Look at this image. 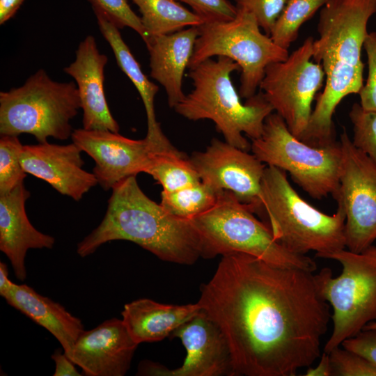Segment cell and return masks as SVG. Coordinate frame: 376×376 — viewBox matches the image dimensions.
Here are the masks:
<instances>
[{
	"instance_id": "e575fe53",
	"label": "cell",
	"mask_w": 376,
	"mask_h": 376,
	"mask_svg": "<svg viewBox=\"0 0 376 376\" xmlns=\"http://www.w3.org/2000/svg\"><path fill=\"white\" fill-rule=\"evenodd\" d=\"M341 345L361 355L376 366V330L363 329L345 340Z\"/></svg>"
},
{
	"instance_id": "3957f363",
	"label": "cell",
	"mask_w": 376,
	"mask_h": 376,
	"mask_svg": "<svg viewBox=\"0 0 376 376\" xmlns=\"http://www.w3.org/2000/svg\"><path fill=\"white\" fill-rule=\"evenodd\" d=\"M101 223L77 246L84 258L113 240L132 242L162 260L192 265L201 257L199 233L191 219L175 217L141 189L135 175L113 187Z\"/></svg>"
},
{
	"instance_id": "f1b7e54d",
	"label": "cell",
	"mask_w": 376,
	"mask_h": 376,
	"mask_svg": "<svg viewBox=\"0 0 376 376\" xmlns=\"http://www.w3.org/2000/svg\"><path fill=\"white\" fill-rule=\"evenodd\" d=\"M96 16H100L118 29L129 27L136 31L145 44L148 36L139 17L130 6L127 0H88Z\"/></svg>"
},
{
	"instance_id": "9c48e42d",
	"label": "cell",
	"mask_w": 376,
	"mask_h": 376,
	"mask_svg": "<svg viewBox=\"0 0 376 376\" xmlns=\"http://www.w3.org/2000/svg\"><path fill=\"white\" fill-rule=\"evenodd\" d=\"M251 150L267 166L288 172L311 197H334L340 185L342 148L340 141L326 147H313L300 141L277 113L265 120L261 136L251 140Z\"/></svg>"
},
{
	"instance_id": "2e32d148",
	"label": "cell",
	"mask_w": 376,
	"mask_h": 376,
	"mask_svg": "<svg viewBox=\"0 0 376 376\" xmlns=\"http://www.w3.org/2000/svg\"><path fill=\"white\" fill-rule=\"evenodd\" d=\"M138 345L123 320L113 318L84 330L68 357L86 376H123Z\"/></svg>"
},
{
	"instance_id": "4fadbf2b",
	"label": "cell",
	"mask_w": 376,
	"mask_h": 376,
	"mask_svg": "<svg viewBox=\"0 0 376 376\" xmlns=\"http://www.w3.org/2000/svg\"><path fill=\"white\" fill-rule=\"evenodd\" d=\"M201 181L216 192L228 190L251 210L263 216L261 181L266 165L254 155L214 138L204 152L189 158Z\"/></svg>"
},
{
	"instance_id": "d6986e66",
	"label": "cell",
	"mask_w": 376,
	"mask_h": 376,
	"mask_svg": "<svg viewBox=\"0 0 376 376\" xmlns=\"http://www.w3.org/2000/svg\"><path fill=\"white\" fill-rule=\"evenodd\" d=\"M30 192L24 182L0 195V250L9 259L16 278H26L25 258L30 249H52L54 237L38 230L26 215L25 203Z\"/></svg>"
},
{
	"instance_id": "e0dca14e",
	"label": "cell",
	"mask_w": 376,
	"mask_h": 376,
	"mask_svg": "<svg viewBox=\"0 0 376 376\" xmlns=\"http://www.w3.org/2000/svg\"><path fill=\"white\" fill-rule=\"evenodd\" d=\"M81 149L73 142L67 145L48 142L23 146L21 164L26 173L49 183L63 195L81 200L98 184L94 173L82 169Z\"/></svg>"
},
{
	"instance_id": "ac0fdd59",
	"label": "cell",
	"mask_w": 376,
	"mask_h": 376,
	"mask_svg": "<svg viewBox=\"0 0 376 376\" xmlns=\"http://www.w3.org/2000/svg\"><path fill=\"white\" fill-rule=\"evenodd\" d=\"M107 61V56L100 52L95 38L88 36L79 43L75 60L63 70L77 83L83 110V128L118 133L119 125L112 116L104 90Z\"/></svg>"
},
{
	"instance_id": "484cf974",
	"label": "cell",
	"mask_w": 376,
	"mask_h": 376,
	"mask_svg": "<svg viewBox=\"0 0 376 376\" xmlns=\"http://www.w3.org/2000/svg\"><path fill=\"white\" fill-rule=\"evenodd\" d=\"M219 193L202 181L172 192L162 191L160 204L171 214L191 219L217 203Z\"/></svg>"
},
{
	"instance_id": "52a82bcc",
	"label": "cell",
	"mask_w": 376,
	"mask_h": 376,
	"mask_svg": "<svg viewBox=\"0 0 376 376\" xmlns=\"http://www.w3.org/2000/svg\"><path fill=\"white\" fill-rule=\"evenodd\" d=\"M79 109L77 85L54 81L40 69L22 86L0 93V134H30L40 143L49 137L66 140Z\"/></svg>"
},
{
	"instance_id": "74e56055",
	"label": "cell",
	"mask_w": 376,
	"mask_h": 376,
	"mask_svg": "<svg viewBox=\"0 0 376 376\" xmlns=\"http://www.w3.org/2000/svg\"><path fill=\"white\" fill-rule=\"evenodd\" d=\"M24 0H0V24H4L16 13Z\"/></svg>"
},
{
	"instance_id": "836d02e7",
	"label": "cell",
	"mask_w": 376,
	"mask_h": 376,
	"mask_svg": "<svg viewBox=\"0 0 376 376\" xmlns=\"http://www.w3.org/2000/svg\"><path fill=\"white\" fill-rule=\"evenodd\" d=\"M187 3L205 22H224L234 19L237 9L228 0H176Z\"/></svg>"
},
{
	"instance_id": "d4e9b609",
	"label": "cell",
	"mask_w": 376,
	"mask_h": 376,
	"mask_svg": "<svg viewBox=\"0 0 376 376\" xmlns=\"http://www.w3.org/2000/svg\"><path fill=\"white\" fill-rule=\"evenodd\" d=\"M163 188L175 191L201 182L189 158L178 150L156 153L146 171Z\"/></svg>"
},
{
	"instance_id": "d6a6232c",
	"label": "cell",
	"mask_w": 376,
	"mask_h": 376,
	"mask_svg": "<svg viewBox=\"0 0 376 376\" xmlns=\"http://www.w3.org/2000/svg\"><path fill=\"white\" fill-rule=\"evenodd\" d=\"M363 47L367 55L368 75L359 93V104L365 110L376 111V31L368 33Z\"/></svg>"
},
{
	"instance_id": "ab89813d",
	"label": "cell",
	"mask_w": 376,
	"mask_h": 376,
	"mask_svg": "<svg viewBox=\"0 0 376 376\" xmlns=\"http://www.w3.org/2000/svg\"><path fill=\"white\" fill-rule=\"evenodd\" d=\"M363 329H373L376 330V320L369 322Z\"/></svg>"
},
{
	"instance_id": "9a60e30c",
	"label": "cell",
	"mask_w": 376,
	"mask_h": 376,
	"mask_svg": "<svg viewBox=\"0 0 376 376\" xmlns=\"http://www.w3.org/2000/svg\"><path fill=\"white\" fill-rule=\"evenodd\" d=\"M72 142L95 163L93 173L104 190L121 180L146 173L153 156L162 152L146 137L133 140L108 130H73Z\"/></svg>"
},
{
	"instance_id": "7402d4cb",
	"label": "cell",
	"mask_w": 376,
	"mask_h": 376,
	"mask_svg": "<svg viewBox=\"0 0 376 376\" xmlns=\"http://www.w3.org/2000/svg\"><path fill=\"white\" fill-rule=\"evenodd\" d=\"M200 311L197 302L174 305L142 298L126 304L121 315L131 336L139 345L160 341L170 336Z\"/></svg>"
},
{
	"instance_id": "6da1fadb",
	"label": "cell",
	"mask_w": 376,
	"mask_h": 376,
	"mask_svg": "<svg viewBox=\"0 0 376 376\" xmlns=\"http://www.w3.org/2000/svg\"><path fill=\"white\" fill-rule=\"evenodd\" d=\"M220 329L233 376H295L321 354L331 318L313 272L243 253L223 256L197 301Z\"/></svg>"
},
{
	"instance_id": "5b68a950",
	"label": "cell",
	"mask_w": 376,
	"mask_h": 376,
	"mask_svg": "<svg viewBox=\"0 0 376 376\" xmlns=\"http://www.w3.org/2000/svg\"><path fill=\"white\" fill-rule=\"evenodd\" d=\"M260 197L274 238L289 251H315L324 258L345 248V214L340 203L334 214L320 211L294 189L285 171L272 166L265 169Z\"/></svg>"
},
{
	"instance_id": "277c9868",
	"label": "cell",
	"mask_w": 376,
	"mask_h": 376,
	"mask_svg": "<svg viewBox=\"0 0 376 376\" xmlns=\"http://www.w3.org/2000/svg\"><path fill=\"white\" fill-rule=\"evenodd\" d=\"M240 70L232 59L219 56L216 60L207 59L190 68L188 74L194 88L175 107V112L193 121L209 119L223 134L225 141L245 151L251 140L263 132L266 118L274 109L260 91L240 101L230 78L233 72Z\"/></svg>"
},
{
	"instance_id": "30bf717a",
	"label": "cell",
	"mask_w": 376,
	"mask_h": 376,
	"mask_svg": "<svg viewBox=\"0 0 376 376\" xmlns=\"http://www.w3.org/2000/svg\"><path fill=\"white\" fill-rule=\"evenodd\" d=\"M198 30L188 68L214 56L232 59L240 68L239 93L246 100L256 93L267 66L289 56L287 49L261 32L255 17L246 11L237 10L236 17L229 21L205 22Z\"/></svg>"
},
{
	"instance_id": "60d3db41",
	"label": "cell",
	"mask_w": 376,
	"mask_h": 376,
	"mask_svg": "<svg viewBox=\"0 0 376 376\" xmlns=\"http://www.w3.org/2000/svg\"><path fill=\"white\" fill-rule=\"evenodd\" d=\"M368 249H369L372 253L376 255V246H371Z\"/></svg>"
},
{
	"instance_id": "8992f818",
	"label": "cell",
	"mask_w": 376,
	"mask_h": 376,
	"mask_svg": "<svg viewBox=\"0 0 376 376\" xmlns=\"http://www.w3.org/2000/svg\"><path fill=\"white\" fill-rule=\"evenodd\" d=\"M191 220L200 235L201 258L243 253L279 266L311 272L317 269L311 258L293 253L278 242L269 227L230 191L219 192L211 209Z\"/></svg>"
},
{
	"instance_id": "4316f807",
	"label": "cell",
	"mask_w": 376,
	"mask_h": 376,
	"mask_svg": "<svg viewBox=\"0 0 376 376\" xmlns=\"http://www.w3.org/2000/svg\"><path fill=\"white\" fill-rule=\"evenodd\" d=\"M327 0H288L274 23L270 38L280 47L288 49L297 38L301 25Z\"/></svg>"
},
{
	"instance_id": "cb8c5ba5",
	"label": "cell",
	"mask_w": 376,
	"mask_h": 376,
	"mask_svg": "<svg viewBox=\"0 0 376 376\" xmlns=\"http://www.w3.org/2000/svg\"><path fill=\"white\" fill-rule=\"evenodd\" d=\"M132 1L141 14L140 18L148 40L151 37L172 33L185 27L199 26L205 23L202 18L176 0Z\"/></svg>"
},
{
	"instance_id": "f35d334b",
	"label": "cell",
	"mask_w": 376,
	"mask_h": 376,
	"mask_svg": "<svg viewBox=\"0 0 376 376\" xmlns=\"http://www.w3.org/2000/svg\"><path fill=\"white\" fill-rule=\"evenodd\" d=\"M13 283L8 278L7 265L0 262V295L3 297Z\"/></svg>"
},
{
	"instance_id": "1f68e13d",
	"label": "cell",
	"mask_w": 376,
	"mask_h": 376,
	"mask_svg": "<svg viewBox=\"0 0 376 376\" xmlns=\"http://www.w3.org/2000/svg\"><path fill=\"white\" fill-rule=\"evenodd\" d=\"M288 0H235L237 10L251 13L259 26L269 36L277 18Z\"/></svg>"
},
{
	"instance_id": "ba28073f",
	"label": "cell",
	"mask_w": 376,
	"mask_h": 376,
	"mask_svg": "<svg viewBox=\"0 0 376 376\" xmlns=\"http://www.w3.org/2000/svg\"><path fill=\"white\" fill-rule=\"evenodd\" d=\"M324 258L338 261L343 268L337 277L327 267L314 274L320 296L333 308V329L323 350L329 354L376 320V255L369 249L354 253L343 249Z\"/></svg>"
},
{
	"instance_id": "d590c367",
	"label": "cell",
	"mask_w": 376,
	"mask_h": 376,
	"mask_svg": "<svg viewBox=\"0 0 376 376\" xmlns=\"http://www.w3.org/2000/svg\"><path fill=\"white\" fill-rule=\"evenodd\" d=\"M55 362L54 376H81L82 375L75 366V363L61 350L57 349L52 355Z\"/></svg>"
},
{
	"instance_id": "7c38bea8",
	"label": "cell",
	"mask_w": 376,
	"mask_h": 376,
	"mask_svg": "<svg viewBox=\"0 0 376 376\" xmlns=\"http://www.w3.org/2000/svg\"><path fill=\"white\" fill-rule=\"evenodd\" d=\"M339 141L340 185L334 198L345 214V247L363 253L376 240V164L354 146L345 127Z\"/></svg>"
},
{
	"instance_id": "44dd1931",
	"label": "cell",
	"mask_w": 376,
	"mask_h": 376,
	"mask_svg": "<svg viewBox=\"0 0 376 376\" xmlns=\"http://www.w3.org/2000/svg\"><path fill=\"white\" fill-rule=\"evenodd\" d=\"M3 298L9 305L53 335L67 356L71 353L77 339L84 330L79 318L26 284L13 283Z\"/></svg>"
},
{
	"instance_id": "8d00e7d4",
	"label": "cell",
	"mask_w": 376,
	"mask_h": 376,
	"mask_svg": "<svg viewBox=\"0 0 376 376\" xmlns=\"http://www.w3.org/2000/svg\"><path fill=\"white\" fill-rule=\"evenodd\" d=\"M306 376H331L333 370L328 353L323 352L320 361L315 367H308Z\"/></svg>"
},
{
	"instance_id": "83f0119b",
	"label": "cell",
	"mask_w": 376,
	"mask_h": 376,
	"mask_svg": "<svg viewBox=\"0 0 376 376\" xmlns=\"http://www.w3.org/2000/svg\"><path fill=\"white\" fill-rule=\"evenodd\" d=\"M18 136L1 135L0 195L10 192L26 177L21 164L23 145Z\"/></svg>"
},
{
	"instance_id": "f546056e",
	"label": "cell",
	"mask_w": 376,
	"mask_h": 376,
	"mask_svg": "<svg viewBox=\"0 0 376 376\" xmlns=\"http://www.w3.org/2000/svg\"><path fill=\"white\" fill-rule=\"evenodd\" d=\"M349 117L353 125L354 146L376 164V111L365 110L356 102Z\"/></svg>"
},
{
	"instance_id": "5bb4252c",
	"label": "cell",
	"mask_w": 376,
	"mask_h": 376,
	"mask_svg": "<svg viewBox=\"0 0 376 376\" xmlns=\"http://www.w3.org/2000/svg\"><path fill=\"white\" fill-rule=\"evenodd\" d=\"M179 338L187 352L180 367L169 369L150 360L140 362L136 375L233 376L228 343L219 327L201 310L170 336Z\"/></svg>"
},
{
	"instance_id": "ffe728a7",
	"label": "cell",
	"mask_w": 376,
	"mask_h": 376,
	"mask_svg": "<svg viewBox=\"0 0 376 376\" xmlns=\"http://www.w3.org/2000/svg\"><path fill=\"white\" fill-rule=\"evenodd\" d=\"M198 34V26H191L151 37L146 44L150 55V77L164 87L171 108L185 97L183 76Z\"/></svg>"
},
{
	"instance_id": "8fae6325",
	"label": "cell",
	"mask_w": 376,
	"mask_h": 376,
	"mask_svg": "<svg viewBox=\"0 0 376 376\" xmlns=\"http://www.w3.org/2000/svg\"><path fill=\"white\" fill-rule=\"evenodd\" d=\"M313 42L308 37L286 60L267 65L259 86L274 111L299 140L308 127L313 102L325 81L322 67L312 61Z\"/></svg>"
},
{
	"instance_id": "4dcf8cb0",
	"label": "cell",
	"mask_w": 376,
	"mask_h": 376,
	"mask_svg": "<svg viewBox=\"0 0 376 376\" xmlns=\"http://www.w3.org/2000/svg\"><path fill=\"white\" fill-rule=\"evenodd\" d=\"M329 354L333 375L376 376V366L357 353L338 347Z\"/></svg>"
},
{
	"instance_id": "603a6c76",
	"label": "cell",
	"mask_w": 376,
	"mask_h": 376,
	"mask_svg": "<svg viewBox=\"0 0 376 376\" xmlns=\"http://www.w3.org/2000/svg\"><path fill=\"white\" fill-rule=\"evenodd\" d=\"M96 17L100 32L112 49L118 66L130 79L141 97L147 116L148 131L146 137L162 151L176 150L177 148L164 134L156 119L155 97L159 90L158 86L150 81L143 72L139 62L123 40L119 29L102 17Z\"/></svg>"
},
{
	"instance_id": "7a4b0ae2",
	"label": "cell",
	"mask_w": 376,
	"mask_h": 376,
	"mask_svg": "<svg viewBox=\"0 0 376 376\" xmlns=\"http://www.w3.org/2000/svg\"><path fill=\"white\" fill-rule=\"evenodd\" d=\"M376 0H327L321 8L312 59L325 73L322 93L301 141L313 147L337 142L333 116L341 100L363 86L361 48Z\"/></svg>"
}]
</instances>
